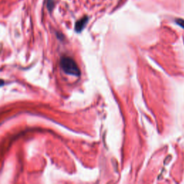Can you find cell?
Here are the masks:
<instances>
[{"mask_svg":"<svg viewBox=\"0 0 184 184\" xmlns=\"http://www.w3.org/2000/svg\"><path fill=\"white\" fill-rule=\"evenodd\" d=\"M60 65L63 71L68 75L79 77L81 75V71L78 65L72 58L68 56H63L60 58Z\"/></svg>","mask_w":184,"mask_h":184,"instance_id":"1","label":"cell"},{"mask_svg":"<svg viewBox=\"0 0 184 184\" xmlns=\"http://www.w3.org/2000/svg\"><path fill=\"white\" fill-rule=\"evenodd\" d=\"M88 17H84L83 18H81L79 20H78L76 22L75 25V30L77 32H81L82 30H84V28L85 27L86 24L88 22Z\"/></svg>","mask_w":184,"mask_h":184,"instance_id":"2","label":"cell"},{"mask_svg":"<svg viewBox=\"0 0 184 184\" xmlns=\"http://www.w3.org/2000/svg\"><path fill=\"white\" fill-rule=\"evenodd\" d=\"M46 5L48 10H53L54 6V0H46Z\"/></svg>","mask_w":184,"mask_h":184,"instance_id":"3","label":"cell"},{"mask_svg":"<svg viewBox=\"0 0 184 184\" xmlns=\"http://www.w3.org/2000/svg\"><path fill=\"white\" fill-rule=\"evenodd\" d=\"M176 23L178 24L179 26H181V27L184 28V20L183 19H176Z\"/></svg>","mask_w":184,"mask_h":184,"instance_id":"4","label":"cell"},{"mask_svg":"<svg viewBox=\"0 0 184 184\" xmlns=\"http://www.w3.org/2000/svg\"><path fill=\"white\" fill-rule=\"evenodd\" d=\"M4 84V81L3 80H0V86H2L3 85V84Z\"/></svg>","mask_w":184,"mask_h":184,"instance_id":"5","label":"cell"}]
</instances>
